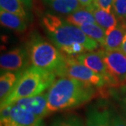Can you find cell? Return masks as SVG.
I'll return each mask as SVG.
<instances>
[{
  "label": "cell",
  "instance_id": "obj_17",
  "mask_svg": "<svg viewBox=\"0 0 126 126\" xmlns=\"http://www.w3.org/2000/svg\"><path fill=\"white\" fill-rule=\"evenodd\" d=\"M54 11L61 14H72L82 7L79 0H45Z\"/></svg>",
  "mask_w": 126,
  "mask_h": 126
},
{
  "label": "cell",
  "instance_id": "obj_6",
  "mask_svg": "<svg viewBox=\"0 0 126 126\" xmlns=\"http://www.w3.org/2000/svg\"><path fill=\"white\" fill-rule=\"evenodd\" d=\"M109 74L112 86L126 85V55L120 50H99Z\"/></svg>",
  "mask_w": 126,
  "mask_h": 126
},
{
  "label": "cell",
  "instance_id": "obj_19",
  "mask_svg": "<svg viewBox=\"0 0 126 126\" xmlns=\"http://www.w3.org/2000/svg\"><path fill=\"white\" fill-rule=\"evenodd\" d=\"M22 0H0L1 9L27 18V13Z\"/></svg>",
  "mask_w": 126,
  "mask_h": 126
},
{
  "label": "cell",
  "instance_id": "obj_8",
  "mask_svg": "<svg viewBox=\"0 0 126 126\" xmlns=\"http://www.w3.org/2000/svg\"><path fill=\"white\" fill-rule=\"evenodd\" d=\"M76 58L82 64L91 69L96 73L104 77L107 83L112 85V81L109 74L106 64L104 61L100 51L85 52L76 56Z\"/></svg>",
  "mask_w": 126,
  "mask_h": 126
},
{
  "label": "cell",
  "instance_id": "obj_11",
  "mask_svg": "<svg viewBox=\"0 0 126 126\" xmlns=\"http://www.w3.org/2000/svg\"><path fill=\"white\" fill-rule=\"evenodd\" d=\"M111 116L107 109L91 107L87 113L86 126H111Z\"/></svg>",
  "mask_w": 126,
  "mask_h": 126
},
{
  "label": "cell",
  "instance_id": "obj_15",
  "mask_svg": "<svg viewBox=\"0 0 126 126\" xmlns=\"http://www.w3.org/2000/svg\"><path fill=\"white\" fill-rule=\"evenodd\" d=\"M66 20L68 23L78 27L90 23H96L92 10L83 6L72 14H68L66 17Z\"/></svg>",
  "mask_w": 126,
  "mask_h": 126
},
{
  "label": "cell",
  "instance_id": "obj_9",
  "mask_svg": "<svg viewBox=\"0 0 126 126\" xmlns=\"http://www.w3.org/2000/svg\"><path fill=\"white\" fill-rule=\"evenodd\" d=\"M14 104L41 118L50 113L47 107L46 93H41L35 96L21 98L15 102Z\"/></svg>",
  "mask_w": 126,
  "mask_h": 126
},
{
  "label": "cell",
  "instance_id": "obj_12",
  "mask_svg": "<svg viewBox=\"0 0 126 126\" xmlns=\"http://www.w3.org/2000/svg\"><path fill=\"white\" fill-rule=\"evenodd\" d=\"M126 34V23L119 21L117 26L107 33L104 49L107 50H119Z\"/></svg>",
  "mask_w": 126,
  "mask_h": 126
},
{
  "label": "cell",
  "instance_id": "obj_26",
  "mask_svg": "<svg viewBox=\"0 0 126 126\" xmlns=\"http://www.w3.org/2000/svg\"><path fill=\"white\" fill-rule=\"evenodd\" d=\"M120 50H121L123 53H125L126 55V34L125 36H124V39L123 41V43H122L121 46L120 47Z\"/></svg>",
  "mask_w": 126,
  "mask_h": 126
},
{
  "label": "cell",
  "instance_id": "obj_25",
  "mask_svg": "<svg viewBox=\"0 0 126 126\" xmlns=\"http://www.w3.org/2000/svg\"><path fill=\"white\" fill-rule=\"evenodd\" d=\"M83 7L91 9L95 5V0H79Z\"/></svg>",
  "mask_w": 126,
  "mask_h": 126
},
{
  "label": "cell",
  "instance_id": "obj_4",
  "mask_svg": "<svg viewBox=\"0 0 126 126\" xmlns=\"http://www.w3.org/2000/svg\"><path fill=\"white\" fill-rule=\"evenodd\" d=\"M27 50L30 63L36 67L55 72L63 62V53L39 35L30 39Z\"/></svg>",
  "mask_w": 126,
  "mask_h": 126
},
{
  "label": "cell",
  "instance_id": "obj_18",
  "mask_svg": "<svg viewBox=\"0 0 126 126\" xmlns=\"http://www.w3.org/2000/svg\"><path fill=\"white\" fill-rule=\"evenodd\" d=\"M79 27L87 36L96 41L99 45L104 47L107 37V32L104 28L97 23H90L81 25Z\"/></svg>",
  "mask_w": 126,
  "mask_h": 126
},
{
  "label": "cell",
  "instance_id": "obj_20",
  "mask_svg": "<svg viewBox=\"0 0 126 126\" xmlns=\"http://www.w3.org/2000/svg\"><path fill=\"white\" fill-rule=\"evenodd\" d=\"M51 126H83L81 118L74 115L60 117L53 122Z\"/></svg>",
  "mask_w": 126,
  "mask_h": 126
},
{
  "label": "cell",
  "instance_id": "obj_27",
  "mask_svg": "<svg viewBox=\"0 0 126 126\" xmlns=\"http://www.w3.org/2000/svg\"><path fill=\"white\" fill-rule=\"evenodd\" d=\"M35 126H45V124H44V123L42 121V120H41V121Z\"/></svg>",
  "mask_w": 126,
  "mask_h": 126
},
{
  "label": "cell",
  "instance_id": "obj_5",
  "mask_svg": "<svg viewBox=\"0 0 126 126\" xmlns=\"http://www.w3.org/2000/svg\"><path fill=\"white\" fill-rule=\"evenodd\" d=\"M56 76L69 77L95 87H103L107 82L102 76L79 62L76 57L64 55L62 63L55 71Z\"/></svg>",
  "mask_w": 126,
  "mask_h": 126
},
{
  "label": "cell",
  "instance_id": "obj_23",
  "mask_svg": "<svg viewBox=\"0 0 126 126\" xmlns=\"http://www.w3.org/2000/svg\"><path fill=\"white\" fill-rule=\"evenodd\" d=\"M111 126H126V121L120 115L112 114Z\"/></svg>",
  "mask_w": 126,
  "mask_h": 126
},
{
  "label": "cell",
  "instance_id": "obj_10",
  "mask_svg": "<svg viewBox=\"0 0 126 126\" xmlns=\"http://www.w3.org/2000/svg\"><path fill=\"white\" fill-rule=\"evenodd\" d=\"M10 119L16 126H35L42 118L33 113L12 104Z\"/></svg>",
  "mask_w": 126,
  "mask_h": 126
},
{
  "label": "cell",
  "instance_id": "obj_16",
  "mask_svg": "<svg viewBox=\"0 0 126 126\" xmlns=\"http://www.w3.org/2000/svg\"><path fill=\"white\" fill-rule=\"evenodd\" d=\"M20 72L18 74L7 71L1 75L0 78V98L1 102H3L14 90L18 81Z\"/></svg>",
  "mask_w": 126,
  "mask_h": 126
},
{
  "label": "cell",
  "instance_id": "obj_1",
  "mask_svg": "<svg viewBox=\"0 0 126 126\" xmlns=\"http://www.w3.org/2000/svg\"><path fill=\"white\" fill-rule=\"evenodd\" d=\"M47 94L50 113L79 107L89 102L95 94L93 85L69 77H60L50 85Z\"/></svg>",
  "mask_w": 126,
  "mask_h": 126
},
{
  "label": "cell",
  "instance_id": "obj_22",
  "mask_svg": "<svg viewBox=\"0 0 126 126\" xmlns=\"http://www.w3.org/2000/svg\"><path fill=\"white\" fill-rule=\"evenodd\" d=\"M113 0H95V5L107 11H112Z\"/></svg>",
  "mask_w": 126,
  "mask_h": 126
},
{
  "label": "cell",
  "instance_id": "obj_21",
  "mask_svg": "<svg viewBox=\"0 0 126 126\" xmlns=\"http://www.w3.org/2000/svg\"><path fill=\"white\" fill-rule=\"evenodd\" d=\"M112 11L119 21L126 23V0H113Z\"/></svg>",
  "mask_w": 126,
  "mask_h": 126
},
{
  "label": "cell",
  "instance_id": "obj_3",
  "mask_svg": "<svg viewBox=\"0 0 126 126\" xmlns=\"http://www.w3.org/2000/svg\"><path fill=\"white\" fill-rule=\"evenodd\" d=\"M55 73L34 65L20 72L14 90L1 102V107L14 103L18 99L35 96L48 89L55 81Z\"/></svg>",
  "mask_w": 126,
  "mask_h": 126
},
{
  "label": "cell",
  "instance_id": "obj_7",
  "mask_svg": "<svg viewBox=\"0 0 126 126\" xmlns=\"http://www.w3.org/2000/svg\"><path fill=\"white\" fill-rule=\"evenodd\" d=\"M30 60L27 50L16 48L1 55V69L9 72H20L29 67Z\"/></svg>",
  "mask_w": 126,
  "mask_h": 126
},
{
  "label": "cell",
  "instance_id": "obj_2",
  "mask_svg": "<svg viewBox=\"0 0 126 126\" xmlns=\"http://www.w3.org/2000/svg\"><path fill=\"white\" fill-rule=\"evenodd\" d=\"M42 24L51 41L60 51L75 44H81L87 51H93L100 46L88 36L80 27L53 14H48L42 18Z\"/></svg>",
  "mask_w": 126,
  "mask_h": 126
},
{
  "label": "cell",
  "instance_id": "obj_13",
  "mask_svg": "<svg viewBox=\"0 0 126 126\" xmlns=\"http://www.w3.org/2000/svg\"><path fill=\"white\" fill-rule=\"evenodd\" d=\"M91 10L94 15L96 23L104 28L107 33L117 26L118 20L113 11H105L97 5H94Z\"/></svg>",
  "mask_w": 126,
  "mask_h": 126
},
{
  "label": "cell",
  "instance_id": "obj_24",
  "mask_svg": "<svg viewBox=\"0 0 126 126\" xmlns=\"http://www.w3.org/2000/svg\"><path fill=\"white\" fill-rule=\"evenodd\" d=\"M12 104L1 107V121H9Z\"/></svg>",
  "mask_w": 126,
  "mask_h": 126
},
{
  "label": "cell",
  "instance_id": "obj_14",
  "mask_svg": "<svg viewBox=\"0 0 126 126\" xmlns=\"http://www.w3.org/2000/svg\"><path fill=\"white\" fill-rule=\"evenodd\" d=\"M0 21L4 27L18 32H23L27 30L25 18L4 10H0Z\"/></svg>",
  "mask_w": 126,
  "mask_h": 126
}]
</instances>
